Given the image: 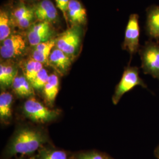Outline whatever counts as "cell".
I'll list each match as a JSON object with an SVG mask.
<instances>
[{"instance_id":"obj_14","label":"cell","mask_w":159,"mask_h":159,"mask_svg":"<svg viewBox=\"0 0 159 159\" xmlns=\"http://www.w3.org/2000/svg\"><path fill=\"white\" fill-rule=\"evenodd\" d=\"M56 46V39H52L48 41L40 43L33 47L31 57L35 60L43 64L49 65V57L51 51Z\"/></svg>"},{"instance_id":"obj_17","label":"cell","mask_w":159,"mask_h":159,"mask_svg":"<svg viewBox=\"0 0 159 159\" xmlns=\"http://www.w3.org/2000/svg\"><path fill=\"white\" fill-rule=\"evenodd\" d=\"M20 67L23 74L31 83L43 68V64L30 57L23 61Z\"/></svg>"},{"instance_id":"obj_2","label":"cell","mask_w":159,"mask_h":159,"mask_svg":"<svg viewBox=\"0 0 159 159\" xmlns=\"http://www.w3.org/2000/svg\"><path fill=\"white\" fill-rule=\"evenodd\" d=\"M82 36L83 30L81 25H72L55 38V47L74 58L79 52Z\"/></svg>"},{"instance_id":"obj_6","label":"cell","mask_w":159,"mask_h":159,"mask_svg":"<svg viewBox=\"0 0 159 159\" xmlns=\"http://www.w3.org/2000/svg\"><path fill=\"white\" fill-rule=\"evenodd\" d=\"M139 19L138 14H131L125 29L122 48L128 51L131 56L136 54L140 50V28Z\"/></svg>"},{"instance_id":"obj_15","label":"cell","mask_w":159,"mask_h":159,"mask_svg":"<svg viewBox=\"0 0 159 159\" xmlns=\"http://www.w3.org/2000/svg\"><path fill=\"white\" fill-rule=\"evenodd\" d=\"M16 64L10 60L0 64V84L2 88H7L12 85L13 81L18 74Z\"/></svg>"},{"instance_id":"obj_24","label":"cell","mask_w":159,"mask_h":159,"mask_svg":"<svg viewBox=\"0 0 159 159\" xmlns=\"http://www.w3.org/2000/svg\"><path fill=\"white\" fill-rule=\"evenodd\" d=\"M79 159H106L102 155L96 153H89L80 154Z\"/></svg>"},{"instance_id":"obj_11","label":"cell","mask_w":159,"mask_h":159,"mask_svg":"<svg viewBox=\"0 0 159 159\" xmlns=\"http://www.w3.org/2000/svg\"><path fill=\"white\" fill-rule=\"evenodd\" d=\"M73 58L54 47L49 57V66L53 67L58 73L63 75L70 67Z\"/></svg>"},{"instance_id":"obj_9","label":"cell","mask_w":159,"mask_h":159,"mask_svg":"<svg viewBox=\"0 0 159 159\" xmlns=\"http://www.w3.org/2000/svg\"><path fill=\"white\" fill-rule=\"evenodd\" d=\"M34 16L39 22L54 24L58 20L57 8L50 0H42L33 8Z\"/></svg>"},{"instance_id":"obj_22","label":"cell","mask_w":159,"mask_h":159,"mask_svg":"<svg viewBox=\"0 0 159 159\" xmlns=\"http://www.w3.org/2000/svg\"><path fill=\"white\" fill-rule=\"evenodd\" d=\"M39 159H67V156L61 150H44L40 152Z\"/></svg>"},{"instance_id":"obj_13","label":"cell","mask_w":159,"mask_h":159,"mask_svg":"<svg viewBox=\"0 0 159 159\" xmlns=\"http://www.w3.org/2000/svg\"><path fill=\"white\" fill-rule=\"evenodd\" d=\"M68 21L72 25H81L87 22L85 8L78 0H71L67 10Z\"/></svg>"},{"instance_id":"obj_5","label":"cell","mask_w":159,"mask_h":159,"mask_svg":"<svg viewBox=\"0 0 159 159\" xmlns=\"http://www.w3.org/2000/svg\"><path fill=\"white\" fill-rule=\"evenodd\" d=\"M23 110L30 119L39 123H46L55 119L59 115L58 110L46 107L34 97H31L24 102Z\"/></svg>"},{"instance_id":"obj_8","label":"cell","mask_w":159,"mask_h":159,"mask_svg":"<svg viewBox=\"0 0 159 159\" xmlns=\"http://www.w3.org/2000/svg\"><path fill=\"white\" fill-rule=\"evenodd\" d=\"M54 30L50 23L39 22L31 25L27 34L29 44L32 47L52 39Z\"/></svg>"},{"instance_id":"obj_3","label":"cell","mask_w":159,"mask_h":159,"mask_svg":"<svg viewBox=\"0 0 159 159\" xmlns=\"http://www.w3.org/2000/svg\"><path fill=\"white\" fill-rule=\"evenodd\" d=\"M144 73L159 80V44L147 41L139 50Z\"/></svg>"},{"instance_id":"obj_12","label":"cell","mask_w":159,"mask_h":159,"mask_svg":"<svg viewBox=\"0 0 159 159\" xmlns=\"http://www.w3.org/2000/svg\"><path fill=\"white\" fill-rule=\"evenodd\" d=\"M146 31L153 40H159V6L152 5L146 10Z\"/></svg>"},{"instance_id":"obj_7","label":"cell","mask_w":159,"mask_h":159,"mask_svg":"<svg viewBox=\"0 0 159 159\" xmlns=\"http://www.w3.org/2000/svg\"><path fill=\"white\" fill-rule=\"evenodd\" d=\"M1 43V57L6 60L22 55L26 49L25 40L20 34H12Z\"/></svg>"},{"instance_id":"obj_19","label":"cell","mask_w":159,"mask_h":159,"mask_svg":"<svg viewBox=\"0 0 159 159\" xmlns=\"http://www.w3.org/2000/svg\"><path fill=\"white\" fill-rule=\"evenodd\" d=\"M13 96L9 92H2L0 94V118L6 121L11 117Z\"/></svg>"},{"instance_id":"obj_25","label":"cell","mask_w":159,"mask_h":159,"mask_svg":"<svg viewBox=\"0 0 159 159\" xmlns=\"http://www.w3.org/2000/svg\"><path fill=\"white\" fill-rule=\"evenodd\" d=\"M154 153H155V155H156V156L159 159V146L157 147V148H156V149L155 150V152H154Z\"/></svg>"},{"instance_id":"obj_18","label":"cell","mask_w":159,"mask_h":159,"mask_svg":"<svg viewBox=\"0 0 159 159\" xmlns=\"http://www.w3.org/2000/svg\"><path fill=\"white\" fill-rule=\"evenodd\" d=\"M59 79L57 75L55 73L49 75L48 81L43 89V93L46 100L50 104L55 101L58 93Z\"/></svg>"},{"instance_id":"obj_16","label":"cell","mask_w":159,"mask_h":159,"mask_svg":"<svg viewBox=\"0 0 159 159\" xmlns=\"http://www.w3.org/2000/svg\"><path fill=\"white\" fill-rule=\"evenodd\" d=\"M12 87L14 93L21 97H29L34 95V89L25 75L18 73L13 81Z\"/></svg>"},{"instance_id":"obj_1","label":"cell","mask_w":159,"mask_h":159,"mask_svg":"<svg viewBox=\"0 0 159 159\" xmlns=\"http://www.w3.org/2000/svg\"><path fill=\"white\" fill-rule=\"evenodd\" d=\"M46 142L45 135L39 130L24 128L17 131L7 149L10 156L33 153Z\"/></svg>"},{"instance_id":"obj_4","label":"cell","mask_w":159,"mask_h":159,"mask_svg":"<svg viewBox=\"0 0 159 159\" xmlns=\"http://www.w3.org/2000/svg\"><path fill=\"white\" fill-rule=\"evenodd\" d=\"M146 88L147 85L139 75V68L136 67H129L125 70L119 83L117 85L112 100L114 104H117L122 96L136 86Z\"/></svg>"},{"instance_id":"obj_23","label":"cell","mask_w":159,"mask_h":159,"mask_svg":"<svg viewBox=\"0 0 159 159\" xmlns=\"http://www.w3.org/2000/svg\"><path fill=\"white\" fill-rule=\"evenodd\" d=\"M71 0H55L58 9H59L63 13L64 18L68 24V18L67 16L68 4Z\"/></svg>"},{"instance_id":"obj_20","label":"cell","mask_w":159,"mask_h":159,"mask_svg":"<svg viewBox=\"0 0 159 159\" xmlns=\"http://www.w3.org/2000/svg\"><path fill=\"white\" fill-rule=\"evenodd\" d=\"M12 24H13L11 17L7 12L1 10L0 11V41L2 43L10 35H11Z\"/></svg>"},{"instance_id":"obj_10","label":"cell","mask_w":159,"mask_h":159,"mask_svg":"<svg viewBox=\"0 0 159 159\" xmlns=\"http://www.w3.org/2000/svg\"><path fill=\"white\" fill-rule=\"evenodd\" d=\"M34 17L33 8L21 4L12 12L11 19L13 24L18 28L26 29L30 27Z\"/></svg>"},{"instance_id":"obj_21","label":"cell","mask_w":159,"mask_h":159,"mask_svg":"<svg viewBox=\"0 0 159 159\" xmlns=\"http://www.w3.org/2000/svg\"><path fill=\"white\" fill-rule=\"evenodd\" d=\"M49 75L46 69L43 68L40 72L37 75L35 78L31 82V84L33 87L34 89L41 90L44 89V85H46Z\"/></svg>"}]
</instances>
